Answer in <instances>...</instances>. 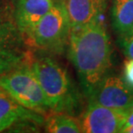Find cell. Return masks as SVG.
I'll return each mask as SVG.
<instances>
[{"label":"cell","mask_w":133,"mask_h":133,"mask_svg":"<svg viewBox=\"0 0 133 133\" xmlns=\"http://www.w3.org/2000/svg\"><path fill=\"white\" fill-rule=\"evenodd\" d=\"M111 52L110 36L101 19L72 27L66 53L87 99L111 72Z\"/></svg>","instance_id":"cell-1"},{"label":"cell","mask_w":133,"mask_h":133,"mask_svg":"<svg viewBox=\"0 0 133 133\" xmlns=\"http://www.w3.org/2000/svg\"><path fill=\"white\" fill-rule=\"evenodd\" d=\"M30 62L50 111L78 117L83 111L84 95L68 68L52 54L39 50L32 49Z\"/></svg>","instance_id":"cell-2"},{"label":"cell","mask_w":133,"mask_h":133,"mask_svg":"<svg viewBox=\"0 0 133 133\" xmlns=\"http://www.w3.org/2000/svg\"><path fill=\"white\" fill-rule=\"evenodd\" d=\"M71 23L62 0H55L47 14L30 31L25 39L31 49L62 55L66 52Z\"/></svg>","instance_id":"cell-3"},{"label":"cell","mask_w":133,"mask_h":133,"mask_svg":"<svg viewBox=\"0 0 133 133\" xmlns=\"http://www.w3.org/2000/svg\"><path fill=\"white\" fill-rule=\"evenodd\" d=\"M32 49L16 23L13 7L0 0V75L30 59Z\"/></svg>","instance_id":"cell-4"},{"label":"cell","mask_w":133,"mask_h":133,"mask_svg":"<svg viewBox=\"0 0 133 133\" xmlns=\"http://www.w3.org/2000/svg\"><path fill=\"white\" fill-rule=\"evenodd\" d=\"M30 61L1 74L0 88L25 108L46 116L50 110Z\"/></svg>","instance_id":"cell-5"},{"label":"cell","mask_w":133,"mask_h":133,"mask_svg":"<svg viewBox=\"0 0 133 133\" xmlns=\"http://www.w3.org/2000/svg\"><path fill=\"white\" fill-rule=\"evenodd\" d=\"M126 110H117L95 103L87 102V107L78 116L83 133H117L124 127Z\"/></svg>","instance_id":"cell-6"},{"label":"cell","mask_w":133,"mask_h":133,"mask_svg":"<svg viewBox=\"0 0 133 133\" xmlns=\"http://www.w3.org/2000/svg\"><path fill=\"white\" fill-rule=\"evenodd\" d=\"M133 100V88L123 78L111 72L87 98V102L95 103L117 110H128Z\"/></svg>","instance_id":"cell-7"},{"label":"cell","mask_w":133,"mask_h":133,"mask_svg":"<svg viewBox=\"0 0 133 133\" xmlns=\"http://www.w3.org/2000/svg\"><path fill=\"white\" fill-rule=\"evenodd\" d=\"M55 0H18L13 5V15L24 37L51 9Z\"/></svg>","instance_id":"cell-8"},{"label":"cell","mask_w":133,"mask_h":133,"mask_svg":"<svg viewBox=\"0 0 133 133\" xmlns=\"http://www.w3.org/2000/svg\"><path fill=\"white\" fill-rule=\"evenodd\" d=\"M44 119L45 115L25 108L0 88V132L25 120H35L43 124Z\"/></svg>","instance_id":"cell-9"},{"label":"cell","mask_w":133,"mask_h":133,"mask_svg":"<svg viewBox=\"0 0 133 133\" xmlns=\"http://www.w3.org/2000/svg\"><path fill=\"white\" fill-rule=\"evenodd\" d=\"M72 27L81 26L100 19L105 12L109 0H62Z\"/></svg>","instance_id":"cell-10"},{"label":"cell","mask_w":133,"mask_h":133,"mask_svg":"<svg viewBox=\"0 0 133 133\" xmlns=\"http://www.w3.org/2000/svg\"><path fill=\"white\" fill-rule=\"evenodd\" d=\"M111 22L118 35L131 32L133 29V0H111Z\"/></svg>","instance_id":"cell-11"},{"label":"cell","mask_w":133,"mask_h":133,"mask_svg":"<svg viewBox=\"0 0 133 133\" xmlns=\"http://www.w3.org/2000/svg\"><path fill=\"white\" fill-rule=\"evenodd\" d=\"M43 129L49 133H81L78 117L49 111L45 116Z\"/></svg>","instance_id":"cell-12"},{"label":"cell","mask_w":133,"mask_h":133,"mask_svg":"<svg viewBox=\"0 0 133 133\" xmlns=\"http://www.w3.org/2000/svg\"><path fill=\"white\" fill-rule=\"evenodd\" d=\"M119 49L127 59L133 60V32L118 35L117 38Z\"/></svg>","instance_id":"cell-13"},{"label":"cell","mask_w":133,"mask_h":133,"mask_svg":"<svg viewBox=\"0 0 133 133\" xmlns=\"http://www.w3.org/2000/svg\"><path fill=\"white\" fill-rule=\"evenodd\" d=\"M122 78L129 87L133 88V60L127 59L124 62Z\"/></svg>","instance_id":"cell-14"},{"label":"cell","mask_w":133,"mask_h":133,"mask_svg":"<svg viewBox=\"0 0 133 133\" xmlns=\"http://www.w3.org/2000/svg\"><path fill=\"white\" fill-rule=\"evenodd\" d=\"M129 126H133V110H126L125 113V118H124V128Z\"/></svg>","instance_id":"cell-15"},{"label":"cell","mask_w":133,"mask_h":133,"mask_svg":"<svg viewBox=\"0 0 133 133\" xmlns=\"http://www.w3.org/2000/svg\"><path fill=\"white\" fill-rule=\"evenodd\" d=\"M120 133H133V126H129L122 129Z\"/></svg>","instance_id":"cell-16"},{"label":"cell","mask_w":133,"mask_h":133,"mask_svg":"<svg viewBox=\"0 0 133 133\" xmlns=\"http://www.w3.org/2000/svg\"><path fill=\"white\" fill-rule=\"evenodd\" d=\"M5 1H7L8 3H9V4H10L13 6V5H14L18 1V0H5Z\"/></svg>","instance_id":"cell-17"},{"label":"cell","mask_w":133,"mask_h":133,"mask_svg":"<svg viewBox=\"0 0 133 133\" xmlns=\"http://www.w3.org/2000/svg\"><path fill=\"white\" fill-rule=\"evenodd\" d=\"M133 110V100H132V102H131V106H130V108L128 109V110Z\"/></svg>","instance_id":"cell-18"},{"label":"cell","mask_w":133,"mask_h":133,"mask_svg":"<svg viewBox=\"0 0 133 133\" xmlns=\"http://www.w3.org/2000/svg\"><path fill=\"white\" fill-rule=\"evenodd\" d=\"M131 31H132V32H133V29H132V30H131Z\"/></svg>","instance_id":"cell-19"}]
</instances>
